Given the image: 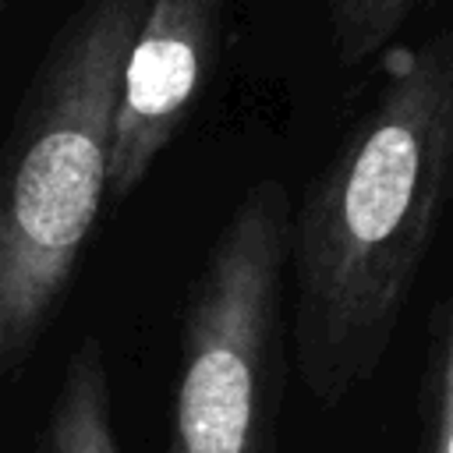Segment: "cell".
Segmentation results:
<instances>
[{"instance_id":"5","label":"cell","mask_w":453,"mask_h":453,"mask_svg":"<svg viewBox=\"0 0 453 453\" xmlns=\"http://www.w3.org/2000/svg\"><path fill=\"white\" fill-rule=\"evenodd\" d=\"M35 453H120L103 343L85 336L71 354Z\"/></svg>"},{"instance_id":"6","label":"cell","mask_w":453,"mask_h":453,"mask_svg":"<svg viewBox=\"0 0 453 453\" xmlns=\"http://www.w3.org/2000/svg\"><path fill=\"white\" fill-rule=\"evenodd\" d=\"M442 0H326L329 42L340 67H357Z\"/></svg>"},{"instance_id":"1","label":"cell","mask_w":453,"mask_h":453,"mask_svg":"<svg viewBox=\"0 0 453 453\" xmlns=\"http://www.w3.org/2000/svg\"><path fill=\"white\" fill-rule=\"evenodd\" d=\"M453 212V25L382 50V85L290 212L301 382L322 407L375 379Z\"/></svg>"},{"instance_id":"2","label":"cell","mask_w":453,"mask_h":453,"mask_svg":"<svg viewBox=\"0 0 453 453\" xmlns=\"http://www.w3.org/2000/svg\"><path fill=\"white\" fill-rule=\"evenodd\" d=\"M149 0H81L0 145V379L21 372L106 198L120 71Z\"/></svg>"},{"instance_id":"3","label":"cell","mask_w":453,"mask_h":453,"mask_svg":"<svg viewBox=\"0 0 453 453\" xmlns=\"http://www.w3.org/2000/svg\"><path fill=\"white\" fill-rule=\"evenodd\" d=\"M290 212L287 188L262 177L209 244L180 319L170 453H276Z\"/></svg>"},{"instance_id":"7","label":"cell","mask_w":453,"mask_h":453,"mask_svg":"<svg viewBox=\"0 0 453 453\" xmlns=\"http://www.w3.org/2000/svg\"><path fill=\"white\" fill-rule=\"evenodd\" d=\"M418 453H453V290L435 311L418 396Z\"/></svg>"},{"instance_id":"4","label":"cell","mask_w":453,"mask_h":453,"mask_svg":"<svg viewBox=\"0 0 453 453\" xmlns=\"http://www.w3.org/2000/svg\"><path fill=\"white\" fill-rule=\"evenodd\" d=\"M226 0H149L124 57L106 195L124 202L198 106L223 46Z\"/></svg>"}]
</instances>
